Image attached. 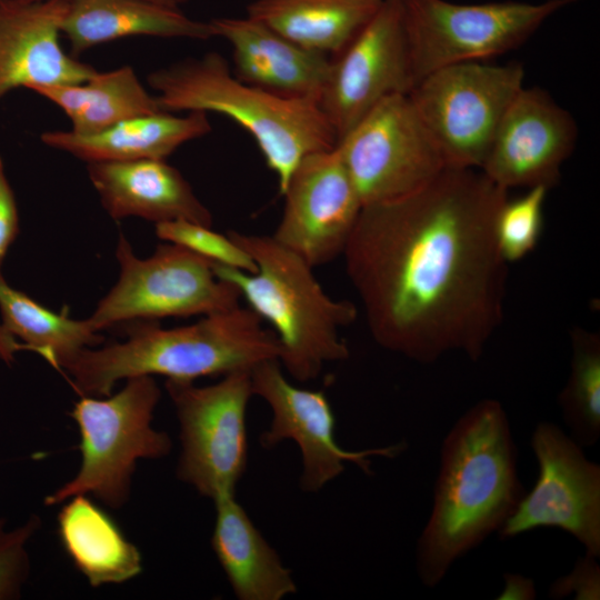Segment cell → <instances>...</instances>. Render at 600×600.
I'll list each match as a JSON object with an SVG mask.
<instances>
[{
    "mask_svg": "<svg viewBox=\"0 0 600 600\" xmlns=\"http://www.w3.org/2000/svg\"><path fill=\"white\" fill-rule=\"evenodd\" d=\"M19 232V212L13 189L0 156V274L8 250Z\"/></svg>",
    "mask_w": 600,
    "mask_h": 600,
    "instance_id": "1f68e13d",
    "label": "cell"
},
{
    "mask_svg": "<svg viewBox=\"0 0 600 600\" xmlns=\"http://www.w3.org/2000/svg\"><path fill=\"white\" fill-rule=\"evenodd\" d=\"M281 194L272 237L312 268L342 256L363 206L337 147L306 156Z\"/></svg>",
    "mask_w": 600,
    "mask_h": 600,
    "instance_id": "9a60e30c",
    "label": "cell"
},
{
    "mask_svg": "<svg viewBox=\"0 0 600 600\" xmlns=\"http://www.w3.org/2000/svg\"><path fill=\"white\" fill-rule=\"evenodd\" d=\"M383 0H251L247 16L300 47L338 54L361 31Z\"/></svg>",
    "mask_w": 600,
    "mask_h": 600,
    "instance_id": "d4e9b609",
    "label": "cell"
},
{
    "mask_svg": "<svg viewBox=\"0 0 600 600\" xmlns=\"http://www.w3.org/2000/svg\"><path fill=\"white\" fill-rule=\"evenodd\" d=\"M524 493L507 411L482 399L441 443L432 507L416 547L420 582L436 588L460 558L501 530Z\"/></svg>",
    "mask_w": 600,
    "mask_h": 600,
    "instance_id": "7a4b0ae2",
    "label": "cell"
},
{
    "mask_svg": "<svg viewBox=\"0 0 600 600\" xmlns=\"http://www.w3.org/2000/svg\"><path fill=\"white\" fill-rule=\"evenodd\" d=\"M120 272L88 318L99 332L121 323L170 317L207 316L240 306L241 294L216 276L213 262L173 243L137 258L123 234L116 250Z\"/></svg>",
    "mask_w": 600,
    "mask_h": 600,
    "instance_id": "ba28073f",
    "label": "cell"
},
{
    "mask_svg": "<svg viewBox=\"0 0 600 600\" xmlns=\"http://www.w3.org/2000/svg\"><path fill=\"white\" fill-rule=\"evenodd\" d=\"M279 354L273 330L264 328L249 307L238 306L171 329L161 328L157 321L132 322L124 341L86 348L62 370L79 396L107 397L122 379L160 374L169 380L193 381L251 370Z\"/></svg>",
    "mask_w": 600,
    "mask_h": 600,
    "instance_id": "3957f363",
    "label": "cell"
},
{
    "mask_svg": "<svg viewBox=\"0 0 600 600\" xmlns=\"http://www.w3.org/2000/svg\"><path fill=\"white\" fill-rule=\"evenodd\" d=\"M32 91L60 108L71 122L70 130L79 134L96 133L133 117L163 111L130 66L97 71L79 83Z\"/></svg>",
    "mask_w": 600,
    "mask_h": 600,
    "instance_id": "484cf974",
    "label": "cell"
},
{
    "mask_svg": "<svg viewBox=\"0 0 600 600\" xmlns=\"http://www.w3.org/2000/svg\"><path fill=\"white\" fill-rule=\"evenodd\" d=\"M209 22L214 38L230 44L232 72L239 80L282 97L319 102L330 69L328 56L304 49L248 16Z\"/></svg>",
    "mask_w": 600,
    "mask_h": 600,
    "instance_id": "ac0fdd59",
    "label": "cell"
},
{
    "mask_svg": "<svg viewBox=\"0 0 600 600\" xmlns=\"http://www.w3.org/2000/svg\"><path fill=\"white\" fill-rule=\"evenodd\" d=\"M249 1H251V0H249Z\"/></svg>",
    "mask_w": 600,
    "mask_h": 600,
    "instance_id": "e575fe53",
    "label": "cell"
},
{
    "mask_svg": "<svg viewBox=\"0 0 600 600\" xmlns=\"http://www.w3.org/2000/svg\"><path fill=\"white\" fill-rule=\"evenodd\" d=\"M40 526L39 517L32 514L24 523L7 529V520L0 517V600L21 597L30 571L27 544Z\"/></svg>",
    "mask_w": 600,
    "mask_h": 600,
    "instance_id": "f546056e",
    "label": "cell"
},
{
    "mask_svg": "<svg viewBox=\"0 0 600 600\" xmlns=\"http://www.w3.org/2000/svg\"><path fill=\"white\" fill-rule=\"evenodd\" d=\"M58 514V534L74 567L92 587L121 583L142 570L139 549L114 520L84 494L73 496Z\"/></svg>",
    "mask_w": 600,
    "mask_h": 600,
    "instance_id": "cb8c5ba5",
    "label": "cell"
},
{
    "mask_svg": "<svg viewBox=\"0 0 600 600\" xmlns=\"http://www.w3.org/2000/svg\"><path fill=\"white\" fill-rule=\"evenodd\" d=\"M0 359L8 364L17 351L28 350L62 370L81 350L103 341L88 319L74 320L66 311L58 313L43 307L11 287L3 273L0 274Z\"/></svg>",
    "mask_w": 600,
    "mask_h": 600,
    "instance_id": "603a6c76",
    "label": "cell"
},
{
    "mask_svg": "<svg viewBox=\"0 0 600 600\" xmlns=\"http://www.w3.org/2000/svg\"><path fill=\"white\" fill-rule=\"evenodd\" d=\"M548 188H529L519 198L507 199L496 219V236L503 259L510 263L529 254L537 246L543 226Z\"/></svg>",
    "mask_w": 600,
    "mask_h": 600,
    "instance_id": "83f0119b",
    "label": "cell"
},
{
    "mask_svg": "<svg viewBox=\"0 0 600 600\" xmlns=\"http://www.w3.org/2000/svg\"><path fill=\"white\" fill-rule=\"evenodd\" d=\"M211 547L241 600H280L297 591L291 571L256 528L234 494L214 500Z\"/></svg>",
    "mask_w": 600,
    "mask_h": 600,
    "instance_id": "7402d4cb",
    "label": "cell"
},
{
    "mask_svg": "<svg viewBox=\"0 0 600 600\" xmlns=\"http://www.w3.org/2000/svg\"><path fill=\"white\" fill-rule=\"evenodd\" d=\"M228 236L250 254L257 270L244 272L213 263V271L271 324L282 368L294 380L306 382L316 379L324 364L347 359L349 348L340 330L357 319V307L331 298L313 268L272 236L233 230Z\"/></svg>",
    "mask_w": 600,
    "mask_h": 600,
    "instance_id": "5b68a950",
    "label": "cell"
},
{
    "mask_svg": "<svg viewBox=\"0 0 600 600\" xmlns=\"http://www.w3.org/2000/svg\"><path fill=\"white\" fill-rule=\"evenodd\" d=\"M161 391L152 376L127 379L116 394L80 396L70 416L80 431L81 466L70 481L46 497L47 506L93 494L111 508L129 498L139 459H158L171 450L168 433L152 428Z\"/></svg>",
    "mask_w": 600,
    "mask_h": 600,
    "instance_id": "8992f818",
    "label": "cell"
},
{
    "mask_svg": "<svg viewBox=\"0 0 600 600\" xmlns=\"http://www.w3.org/2000/svg\"><path fill=\"white\" fill-rule=\"evenodd\" d=\"M252 393L270 407L272 420L260 436L261 446L276 447L292 440L301 451L303 471L300 484L304 491L320 490L340 476L344 462L371 473V457L393 458L404 448L403 443L383 448L350 451L336 441V418L328 398L321 390H309L292 384L284 377L278 359H267L251 370Z\"/></svg>",
    "mask_w": 600,
    "mask_h": 600,
    "instance_id": "5bb4252c",
    "label": "cell"
},
{
    "mask_svg": "<svg viewBox=\"0 0 600 600\" xmlns=\"http://www.w3.org/2000/svg\"><path fill=\"white\" fill-rule=\"evenodd\" d=\"M61 33L79 56L126 37L149 36L206 41L214 38L209 21L149 0H66Z\"/></svg>",
    "mask_w": 600,
    "mask_h": 600,
    "instance_id": "44dd1931",
    "label": "cell"
},
{
    "mask_svg": "<svg viewBox=\"0 0 600 600\" xmlns=\"http://www.w3.org/2000/svg\"><path fill=\"white\" fill-rule=\"evenodd\" d=\"M336 147L363 207L409 196L448 168L409 93L381 100Z\"/></svg>",
    "mask_w": 600,
    "mask_h": 600,
    "instance_id": "8fae6325",
    "label": "cell"
},
{
    "mask_svg": "<svg viewBox=\"0 0 600 600\" xmlns=\"http://www.w3.org/2000/svg\"><path fill=\"white\" fill-rule=\"evenodd\" d=\"M180 423L178 478L212 499L234 494L248 460L246 412L250 370H237L213 384L166 381Z\"/></svg>",
    "mask_w": 600,
    "mask_h": 600,
    "instance_id": "30bf717a",
    "label": "cell"
},
{
    "mask_svg": "<svg viewBox=\"0 0 600 600\" xmlns=\"http://www.w3.org/2000/svg\"><path fill=\"white\" fill-rule=\"evenodd\" d=\"M577 140L570 112L544 90L523 87L504 113L480 171L508 191L550 189Z\"/></svg>",
    "mask_w": 600,
    "mask_h": 600,
    "instance_id": "2e32d148",
    "label": "cell"
},
{
    "mask_svg": "<svg viewBox=\"0 0 600 600\" xmlns=\"http://www.w3.org/2000/svg\"><path fill=\"white\" fill-rule=\"evenodd\" d=\"M89 179L108 214L154 223L187 220L212 227L210 210L181 172L162 159L91 162Z\"/></svg>",
    "mask_w": 600,
    "mask_h": 600,
    "instance_id": "d6986e66",
    "label": "cell"
},
{
    "mask_svg": "<svg viewBox=\"0 0 600 600\" xmlns=\"http://www.w3.org/2000/svg\"><path fill=\"white\" fill-rule=\"evenodd\" d=\"M508 190L446 168L422 189L362 207L342 253L374 341L420 363L481 358L503 318L508 262L496 219Z\"/></svg>",
    "mask_w": 600,
    "mask_h": 600,
    "instance_id": "6da1fadb",
    "label": "cell"
},
{
    "mask_svg": "<svg viewBox=\"0 0 600 600\" xmlns=\"http://www.w3.org/2000/svg\"><path fill=\"white\" fill-rule=\"evenodd\" d=\"M503 589L498 599L500 600H532L536 599L537 590L531 578L519 573H504Z\"/></svg>",
    "mask_w": 600,
    "mask_h": 600,
    "instance_id": "d6a6232c",
    "label": "cell"
},
{
    "mask_svg": "<svg viewBox=\"0 0 600 600\" xmlns=\"http://www.w3.org/2000/svg\"><path fill=\"white\" fill-rule=\"evenodd\" d=\"M66 0H0V101L26 88L82 82L97 70L60 42Z\"/></svg>",
    "mask_w": 600,
    "mask_h": 600,
    "instance_id": "e0dca14e",
    "label": "cell"
},
{
    "mask_svg": "<svg viewBox=\"0 0 600 600\" xmlns=\"http://www.w3.org/2000/svg\"><path fill=\"white\" fill-rule=\"evenodd\" d=\"M156 234L161 240L173 243L201 256L211 262L244 272H254L257 266L250 254L239 247L228 234L187 220L156 223Z\"/></svg>",
    "mask_w": 600,
    "mask_h": 600,
    "instance_id": "f1b7e54d",
    "label": "cell"
},
{
    "mask_svg": "<svg viewBox=\"0 0 600 600\" xmlns=\"http://www.w3.org/2000/svg\"><path fill=\"white\" fill-rule=\"evenodd\" d=\"M530 444L538 463L537 481L498 534L506 540L538 528H557L599 558L600 466L553 422H539Z\"/></svg>",
    "mask_w": 600,
    "mask_h": 600,
    "instance_id": "7c38bea8",
    "label": "cell"
},
{
    "mask_svg": "<svg viewBox=\"0 0 600 600\" xmlns=\"http://www.w3.org/2000/svg\"><path fill=\"white\" fill-rule=\"evenodd\" d=\"M147 81L163 111L218 113L248 131L276 173L280 194L306 156L338 142L319 102L242 82L218 52L157 69Z\"/></svg>",
    "mask_w": 600,
    "mask_h": 600,
    "instance_id": "277c9868",
    "label": "cell"
},
{
    "mask_svg": "<svg viewBox=\"0 0 600 600\" xmlns=\"http://www.w3.org/2000/svg\"><path fill=\"white\" fill-rule=\"evenodd\" d=\"M523 87L521 64L472 61L434 70L409 96L447 167L480 170L504 113Z\"/></svg>",
    "mask_w": 600,
    "mask_h": 600,
    "instance_id": "9c48e42d",
    "label": "cell"
},
{
    "mask_svg": "<svg viewBox=\"0 0 600 600\" xmlns=\"http://www.w3.org/2000/svg\"><path fill=\"white\" fill-rule=\"evenodd\" d=\"M580 1L400 0L416 84L440 68L484 61L521 46L550 17Z\"/></svg>",
    "mask_w": 600,
    "mask_h": 600,
    "instance_id": "52a82bcc",
    "label": "cell"
},
{
    "mask_svg": "<svg viewBox=\"0 0 600 600\" xmlns=\"http://www.w3.org/2000/svg\"><path fill=\"white\" fill-rule=\"evenodd\" d=\"M336 56L319 106L339 141L381 100L416 86L400 0H383Z\"/></svg>",
    "mask_w": 600,
    "mask_h": 600,
    "instance_id": "4fadbf2b",
    "label": "cell"
},
{
    "mask_svg": "<svg viewBox=\"0 0 600 600\" xmlns=\"http://www.w3.org/2000/svg\"><path fill=\"white\" fill-rule=\"evenodd\" d=\"M211 130L208 113L193 111L176 116L159 111L127 119L91 134L50 130L41 133L40 139L46 146L68 152L87 163L166 160L183 143L202 138Z\"/></svg>",
    "mask_w": 600,
    "mask_h": 600,
    "instance_id": "ffe728a7",
    "label": "cell"
},
{
    "mask_svg": "<svg viewBox=\"0 0 600 600\" xmlns=\"http://www.w3.org/2000/svg\"><path fill=\"white\" fill-rule=\"evenodd\" d=\"M598 557L586 553L577 559L572 570L552 582L549 597L562 599L572 597L576 600L600 599V566Z\"/></svg>",
    "mask_w": 600,
    "mask_h": 600,
    "instance_id": "4dcf8cb0",
    "label": "cell"
},
{
    "mask_svg": "<svg viewBox=\"0 0 600 600\" xmlns=\"http://www.w3.org/2000/svg\"><path fill=\"white\" fill-rule=\"evenodd\" d=\"M23 2H33V1H40V0H18ZM166 7L180 9L183 4H187L191 0H149Z\"/></svg>",
    "mask_w": 600,
    "mask_h": 600,
    "instance_id": "836d02e7",
    "label": "cell"
},
{
    "mask_svg": "<svg viewBox=\"0 0 600 600\" xmlns=\"http://www.w3.org/2000/svg\"><path fill=\"white\" fill-rule=\"evenodd\" d=\"M570 338V374L558 403L571 438L589 448L600 439V337L574 328Z\"/></svg>",
    "mask_w": 600,
    "mask_h": 600,
    "instance_id": "4316f807",
    "label": "cell"
}]
</instances>
